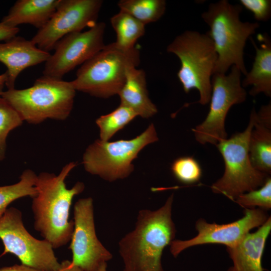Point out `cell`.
Instances as JSON below:
<instances>
[{"instance_id": "cell-1", "label": "cell", "mask_w": 271, "mask_h": 271, "mask_svg": "<svg viewBox=\"0 0 271 271\" xmlns=\"http://www.w3.org/2000/svg\"><path fill=\"white\" fill-rule=\"evenodd\" d=\"M75 162L65 165L58 175L41 172L37 175L32 209L34 227L53 248L66 244L71 239L74 222L69 221V211L74 197L84 189L82 182L68 189L65 180L76 166Z\"/></svg>"}, {"instance_id": "cell-2", "label": "cell", "mask_w": 271, "mask_h": 271, "mask_svg": "<svg viewBox=\"0 0 271 271\" xmlns=\"http://www.w3.org/2000/svg\"><path fill=\"white\" fill-rule=\"evenodd\" d=\"M173 198L172 194L156 210L139 212L134 229L119 242L124 271H164L162 253L176 232L172 218Z\"/></svg>"}, {"instance_id": "cell-3", "label": "cell", "mask_w": 271, "mask_h": 271, "mask_svg": "<svg viewBox=\"0 0 271 271\" xmlns=\"http://www.w3.org/2000/svg\"><path fill=\"white\" fill-rule=\"evenodd\" d=\"M242 7L232 5L226 0L211 3L201 15L210 30L206 33L214 44L217 59L213 74H225L232 66L241 73H247L243 54L246 42L259 28L258 23L240 21Z\"/></svg>"}, {"instance_id": "cell-4", "label": "cell", "mask_w": 271, "mask_h": 271, "mask_svg": "<svg viewBox=\"0 0 271 271\" xmlns=\"http://www.w3.org/2000/svg\"><path fill=\"white\" fill-rule=\"evenodd\" d=\"M76 91L71 81L43 75L32 86L7 89L1 97L23 121L36 124L48 119H66L73 109Z\"/></svg>"}, {"instance_id": "cell-5", "label": "cell", "mask_w": 271, "mask_h": 271, "mask_svg": "<svg viewBox=\"0 0 271 271\" xmlns=\"http://www.w3.org/2000/svg\"><path fill=\"white\" fill-rule=\"evenodd\" d=\"M140 63V52L134 47L126 50L114 42L105 45L78 69L71 83L76 91L107 98L118 94L128 69Z\"/></svg>"}, {"instance_id": "cell-6", "label": "cell", "mask_w": 271, "mask_h": 271, "mask_svg": "<svg viewBox=\"0 0 271 271\" xmlns=\"http://www.w3.org/2000/svg\"><path fill=\"white\" fill-rule=\"evenodd\" d=\"M167 51L176 55L180 61L177 77L184 92L188 93L191 89H196L200 95L197 102L208 104L211 96V77L217 59L214 44L209 35L186 31L168 45Z\"/></svg>"}, {"instance_id": "cell-7", "label": "cell", "mask_w": 271, "mask_h": 271, "mask_svg": "<svg viewBox=\"0 0 271 271\" xmlns=\"http://www.w3.org/2000/svg\"><path fill=\"white\" fill-rule=\"evenodd\" d=\"M253 126L251 112L248 124L243 131L235 133L215 145L223 157L224 172L211 185L213 192L234 201L239 195L261 187L269 177L255 169L250 161L248 143Z\"/></svg>"}, {"instance_id": "cell-8", "label": "cell", "mask_w": 271, "mask_h": 271, "mask_svg": "<svg viewBox=\"0 0 271 271\" xmlns=\"http://www.w3.org/2000/svg\"><path fill=\"white\" fill-rule=\"evenodd\" d=\"M158 140L153 123L130 140L105 142L97 139L86 148L82 164L87 172L106 181L122 179L133 171L132 162L141 151Z\"/></svg>"}, {"instance_id": "cell-9", "label": "cell", "mask_w": 271, "mask_h": 271, "mask_svg": "<svg viewBox=\"0 0 271 271\" xmlns=\"http://www.w3.org/2000/svg\"><path fill=\"white\" fill-rule=\"evenodd\" d=\"M241 74L236 66H232L228 75H212L209 112L204 120L192 129L199 144L216 145L227 139L225 122L227 113L233 105L241 103L246 98L241 83Z\"/></svg>"}, {"instance_id": "cell-10", "label": "cell", "mask_w": 271, "mask_h": 271, "mask_svg": "<svg viewBox=\"0 0 271 271\" xmlns=\"http://www.w3.org/2000/svg\"><path fill=\"white\" fill-rule=\"evenodd\" d=\"M0 238L5 247L2 255L13 254L22 264L41 271H56L60 267L52 245L29 233L22 212L15 207L8 208L0 218Z\"/></svg>"}, {"instance_id": "cell-11", "label": "cell", "mask_w": 271, "mask_h": 271, "mask_svg": "<svg viewBox=\"0 0 271 271\" xmlns=\"http://www.w3.org/2000/svg\"><path fill=\"white\" fill-rule=\"evenodd\" d=\"M102 4L101 0H60L50 19L31 41L41 50L49 52L66 35L95 24Z\"/></svg>"}, {"instance_id": "cell-12", "label": "cell", "mask_w": 271, "mask_h": 271, "mask_svg": "<svg viewBox=\"0 0 271 271\" xmlns=\"http://www.w3.org/2000/svg\"><path fill=\"white\" fill-rule=\"evenodd\" d=\"M105 24L97 22L84 32L68 34L56 44L55 52L45 62L44 76L62 79L76 66L93 57L105 45Z\"/></svg>"}, {"instance_id": "cell-13", "label": "cell", "mask_w": 271, "mask_h": 271, "mask_svg": "<svg viewBox=\"0 0 271 271\" xmlns=\"http://www.w3.org/2000/svg\"><path fill=\"white\" fill-rule=\"evenodd\" d=\"M74 230L69 248L72 252L71 263L83 271H97L112 258L96 235L93 200H78L74 206Z\"/></svg>"}, {"instance_id": "cell-14", "label": "cell", "mask_w": 271, "mask_h": 271, "mask_svg": "<svg viewBox=\"0 0 271 271\" xmlns=\"http://www.w3.org/2000/svg\"><path fill=\"white\" fill-rule=\"evenodd\" d=\"M268 217L264 210L246 208L241 218L227 224L209 223L204 219H198L195 225L197 235L188 240H173L170 244L171 253L176 257L188 248L208 243L221 244L227 248L232 247L251 229L262 225Z\"/></svg>"}, {"instance_id": "cell-15", "label": "cell", "mask_w": 271, "mask_h": 271, "mask_svg": "<svg viewBox=\"0 0 271 271\" xmlns=\"http://www.w3.org/2000/svg\"><path fill=\"white\" fill-rule=\"evenodd\" d=\"M51 54L38 48L31 41L15 36L0 43V62L7 68L8 89L15 88L16 80L25 69L46 62Z\"/></svg>"}, {"instance_id": "cell-16", "label": "cell", "mask_w": 271, "mask_h": 271, "mask_svg": "<svg viewBox=\"0 0 271 271\" xmlns=\"http://www.w3.org/2000/svg\"><path fill=\"white\" fill-rule=\"evenodd\" d=\"M271 230V218L253 233H248L234 246L227 248L234 271H263L261 259Z\"/></svg>"}, {"instance_id": "cell-17", "label": "cell", "mask_w": 271, "mask_h": 271, "mask_svg": "<svg viewBox=\"0 0 271 271\" xmlns=\"http://www.w3.org/2000/svg\"><path fill=\"white\" fill-rule=\"evenodd\" d=\"M117 95L120 104L130 108L137 116L149 118L158 112L157 106L149 96L146 73L142 69L137 67L128 69L125 82Z\"/></svg>"}, {"instance_id": "cell-18", "label": "cell", "mask_w": 271, "mask_h": 271, "mask_svg": "<svg viewBox=\"0 0 271 271\" xmlns=\"http://www.w3.org/2000/svg\"><path fill=\"white\" fill-rule=\"evenodd\" d=\"M60 0H19L10 8L1 22L12 27L30 24L39 29L50 19Z\"/></svg>"}, {"instance_id": "cell-19", "label": "cell", "mask_w": 271, "mask_h": 271, "mask_svg": "<svg viewBox=\"0 0 271 271\" xmlns=\"http://www.w3.org/2000/svg\"><path fill=\"white\" fill-rule=\"evenodd\" d=\"M259 47H257L251 39L255 50V55L252 68L247 72L241 85L243 87L252 86L249 93L252 96L262 93L271 96V41L266 34L257 36Z\"/></svg>"}, {"instance_id": "cell-20", "label": "cell", "mask_w": 271, "mask_h": 271, "mask_svg": "<svg viewBox=\"0 0 271 271\" xmlns=\"http://www.w3.org/2000/svg\"><path fill=\"white\" fill-rule=\"evenodd\" d=\"M253 126L248 143V154L253 167L268 175L271 172V125L265 124L257 116L253 108Z\"/></svg>"}, {"instance_id": "cell-21", "label": "cell", "mask_w": 271, "mask_h": 271, "mask_svg": "<svg viewBox=\"0 0 271 271\" xmlns=\"http://www.w3.org/2000/svg\"><path fill=\"white\" fill-rule=\"evenodd\" d=\"M110 23L116 33L114 42L119 47L131 49L145 33V25L123 11H119L110 18Z\"/></svg>"}, {"instance_id": "cell-22", "label": "cell", "mask_w": 271, "mask_h": 271, "mask_svg": "<svg viewBox=\"0 0 271 271\" xmlns=\"http://www.w3.org/2000/svg\"><path fill=\"white\" fill-rule=\"evenodd\" d=\"M119 11L132 16L144 25L160 20L166 9L165 0H120L117 3Z\"/></svg>"}, {"instance_id": "cell-23", "label": "cell", "mask_w": 271, "mask_h": 271, "mask_svg": "<svg viewBox=\"0 0 271 271\" xmlns=\"http://www.w3.org/2000/svg\"><path fill=\"white\" fill-rule=\"evenodd\" d=\"M36 173L30 169L24 171L17 183L0 187V218L12 202L19 198L34 197L36 193Z\"/></svg>"}, {"instance_id": "cell-24", "label": "cell", "mask_w": 271, "mask_h": 271, "mask_svg": "<svg viewBox=\"0 0 271 271\" xmlns=\"http://www.w3.org/2000/svg\"><path fill=\"white\" fill-rule=\"evenodd\" d=\"M137 116V114L132 110L120 104L114 110L96 120V124L99 130V139L109 141L117 131Z\"/></svg>"}, {"instance_id": "cell-25", "label": "cell", "mask_w": 271, "mask_h": 271, "mask_svg": "<svg viewBox=\"0 0 271 271\" xmlns=\"http://www.w3.org/2000/svg\"><path fill=\"white\" fill-rule=\"evenodd\" d=\"M23 122L17 112L0 96V162L6 157L9 134Z\"/></svg>"}, {"instance_id": "cell-26", "label": "cell", "mask_w": 271, "mask_h": 271, "mask_svg": "<svg viewBox=\"0 0 271 271\" xmlns=\"http://www.w3.org/2000/svg\"><path fill=\"white\" fill-rule=\"evenodd\" d=\"M171 169L175 178L185 184H192L198 182L202 175L199 163L191 156L177 158L172 163Z\"/></svg>"}, {"instance_id": "cell-27", "label": "cell", "mask_w": 271, "mask_h": 271, "mask_svg": "<svg viewBox=\"0 0 271 271\" xmlns=\"http://www.w3.org/2000/svg\"><path fill=\"white\" fill-rule=\"evenodd\" d=\"M246 208L258 207L265 210L271 208V178L268 177L259 188L239 195L234 201Z\"/></svg>"}, {"instance_id": "cell-28", "label": "cell", "mask_w": 271, "mask_h": 271, "mask_svg": "<svg viewBox=\"0 0 271 271\" xmlns=\"http://www.w3.org/2000/svg\"><path fill=\"white\" fill-rule=\"evenodd\" d=\"M240 5L253 15L258 21H267L271 16L270 0H240Z\"/></svg>"}, {"instance_id": "cell-29", "label": "cell", "mask_w": 271, "mask_h": 271, "mask_svg": "<svg viewBox=\"0 0 271 271\" xmlns=\"http://www.w3.org/2000/svg\"><path fill=\"white\" fill-rule=\"evenodd\" d=\"M19 31L18 27H10L0 22V41H6L16 36Z\"/></svg>"}, {"instance_id": "cell-30", "label": "cell", "mask_w": 271, "mask_h": 271, "mask_svg": "<svg viewBox=\"0 0 271 271\" xmlns=\"http://www.w3.org/2000/svg\"><path fill=\"white\" fill-rule=\"evenodd\" d=\"M0 271H41L33 267L21 264L5 266L0 268Z\"/></svg>"}, {"instance_id": "cell-31", "label": "cell", "mask_w": 271, "mask_h": 271, "mask_svg": "<svg viewBox=\"0 0 271 271\" xmlns=\"http://www.w3.org/2000/svg\"><path fill=\"white\" fill-rule=\"evenodd\" d=\"M56 271H83L77 266L71 264V261L68 260L61 262L60 267Z\"/></svg>"}, {"instance_id": "cell-32", "label": "cell", "mask_w": 271, "mask_h": 271, "mask_svg": "<svg viewBox=\"0 0 271 271\" xmlns=\"http://www.w3.org/2000/svg\"><path fill=\"white\" fill-rule=\"evenodd\" d=\"M7 74L6 72L3 74H0V96L4 92L3 89L6 85L7 80Z\"/></svg>"}, {"instance_id": "cell-33", "label": "cell", "mask_w": 271, "mask_h": 271, "mask_svg": "<svg viewBox=\"0 0 271 271\" xmlns=\"http://www.w3.org/2000/svg\"><path fill=\"white\" fill-rule=\"evenodd\" d=\"M106 267L107 263H104L99 267L97 271H107Z\"/></svg>"}, {"instance_id": "cell-34", "label": "cell", "mask_w": 271, "mask_h": 271, "mask_svg": "<svg viewBox=\"0 0 271 271\" xmlns=\"http://www.w3.org/2000/svg\"><path fill=\"white\" fill-rule=\"evenodd\" d=\"M227 271H234V270H233L232 267L231 266V267H229V268H228V269Z\"/></svg>"}]
</instances>
